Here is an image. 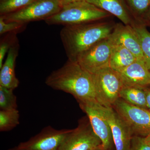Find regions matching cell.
I'll use <instances>...</instances> for the list:
<instances>
[{
    "mask_svg": "<svg viewBox=\"0 0 150 150\" xmlns=\"http://www.w3.org/2000/svg\"><path fill=\"white\" fill-rule=\"evenodd\" d=\"M45 83L54 89L72 95L77 101H97L92 75L76 62L68 59L47 77Z\"/></svg>",
    "mask_w": 150,
    "mask_h": 150,
    "instance_id": "cell-1",
    "label": "cell"
},
{
    "mask_svg": "<svg viewBox=\"0 0 150 150\" xmlns=\"http://www.w3.org/2000/svg\"><path fill=\"white\" fill-rule=\"evenodd\" d=\"M115 24L98 21L66 25L60 37L68 59L76 62L79 56L100 40L109 37Z\"/></svg>",
    "mask_w": 150,
    "mask_h": 150,
    "instance_id": "cell-2",
    "label": "cell"
},
{
    "mask_svg": "<svg viewBox=\"0 0 150 150\" xmlns=\"http://www.w3.org/2000/svg\"><path fill=\"white\" fill-rule=\"evenodd\" d=\"M110 14L87 1L76 2L64 6L59 12L46 19L49 25H75L99 21Z\"/></svg>",
    "mask_w": 150,
    "mask_h": 150,
    "instance_id": "cell-3",
    "label": "cell"
},
{
    "mask_svg": "<svg viewBox=\"0 0 150 150\" xmlns=\"http://www.w3.org/2000/svg\"><path fill=\"white\" fill-rule=\"evenodd\" d=\"M91 75L97 100L103 106L112 107L124 86L120 74L108 67Z\"/></svg>",
    "mask_w": 150,
    "mask_h": 150,
    "instance_id": "cell-4",
    "label": "cell"
},
{
    "mask_svg": "<svg viewBox=\"0 0 150 150\" xmlns=\"http://www.w3.org/2000/svg\"><path fill=\"white\" fill-rule=\"evenodd\" d=\"M62 7L59 0H35L19 10L0 16L6 21L28 24L30 22L46 20L59 12Z\"/></svg>",
    "mask_w": 150,
    "mask_h": 150,
    "instance_id": "cell-5",
    "label": "cell"
},
{
    "mask_svg": "<svg viewBox=\"0 0 150 150\" xmlns=\"http://www.w3.org/2000/svg\"><path fill=\"white\" fill-rule=\"evenodd\" d=\"M136 136L146 137L150 134V110L135 106L119 98L112 106Z\"/></svg>",
    "mask_w": 150,
    "mask_h": 150,
    "instance_id": "cell-6",
    "label": "cell"
},
{
    "mask_svg": "<svg viewBox=\"0 0 150 150\" xmlns=\"http://www.w3.org/2000/svg\"><path fill=\"white\" fill-rule=\"evenodd\" d=\"M110 35L84 51L76 60L81 67L91 74L103 68L109 67L111 52L114 45Z\"/></svg>",
    "mask_w": 150,
    "mask_h": 150,
    "instance_id": "cell-7",
    "label": "cell"
},
{
    "mask_svg": "<svg viewBox=\"0 0 150 150\" xmlns=\"http://www.w3.org/2000/svg\"><path fill=\"white\" fill-rule=\"evenodd\" d=\"M100 146H102L101 141L87 117L81 120L77 127L67 134L59 150H91Z\"/></svg>",
    "mask_w": 150,
    "mask_h": 150,
    "instance_id": "cell-8",
    "label": "cell"
},
{
    "mask_svg": "<svg viewBox=\"0 0 150 150\" xmlns=\"http://www.w3.org/2000/svg\"><path fill=\"white\" fill-rule=\"evenodd\" d=\"M81 110L87 116L93 130L102 143L103 150H110L113 144L112 132L97 100L78 101Z\"/></svg>",
    "mask_w": 150,
    "mask_h": 150,
    "instance_id": "cell-9",
    "label": "cell"
},
{
    "mask_svg": "<svg viewBox=\"0 0 150 150\" xmlns=\"http://www.w3.org/2000/svg\"><path fill=\"white\" fill-rule=\"evenodd\" d=\"M71 129L57 130L51 126L43 128L40 133L17 146L19 150H59Z\"/></svg>",
    "mask_w": 150,
    "mask_h": 150,
    "instance_id": "cell-10",
    "label": "cell"
},
{
    "mask_svg": "<svg viewBox=\"0 0 150 150\" xmlns=\"http://www.w3.org/2000/svg\"><path fill=\"white\" fill-rule=\"evenodd\" d=\"M101 109L110 126L115 150H130L133 137L131 129L113 108L101 105Z\"/></svg>",
    "mask_w": 150,
    "mask_h": 150,
    "instance_id": "cell-11",
    "label": "cell"
},
{
    "mask_svg": "<svg viewBox=\"0 0 150 150\" xmlns=\"http://www.w3.org/2000/svg\"><path fill=\"white\" fill-rule=\"evenodd\" d=\"M110 37L114 45L124 46L137 59L144 62L139 39L131 25L122 23L115 24Z\"/></svg>",
    "mask_w": 150,
    "mask_h": 150,
    "instance_id": "cell-12",
    "label": "cell"
},
{
    "mask_svg": "<svg viewBox=\"0 0 150 150\" xmlns=\"http://www.w3.org/2000/svg\"><path fill=\"white\" fill-rule=\"evenodd\" d=\"M119 74L124 86L144 88L150 85V71L142 60L137 59Z\"/></svg>",
    "mask_w": 150,
    "mask_h": 150,
    "instance_id": "cell-13",
    "label": "cell"
},
{
    "mask_svg": "<svg viewBox=\"0 0 150 150\" xmlns=\"http://www.w3.org/2000/svg\"><path fill=\"white\" fill-rule=\"evenodd\" d=\"M18 40L8 52L5 62L0 69V86L14 90L18 86L19 81L16 76V62L19 51Z\"/></svg>",
    "mask_w": 150,
    "mask_h": 150,
    "instance_id": "cell-14",
    "label": "cell"
},
{
    "mask_svg": "<svg viewBox=\"0 0 150 150\" xmlns=\"http://www.w3.org/2000/svg\"><path fill=\"white\" fill-rule=\"evenodd\" d=\"M98 8L118 18L123 24L131 25L133 18L123 0H87Z\"/></svg>",
    "mask_w": 150,
    "mask_h": 150,
    "instance_id": "cell-15",
    "label": "cell"
},
{
    "mask_svg": "<svg viewBox=\"0 0 150 150\" xmlns=\"http://www.w3.org/2000/svg\"><path fill=\"white\" fill-rule=\"evenodd\" d=\"M137 59L134 54L124 46L114 44L110 56L109 67L120 73Z\"/></svg>",
    "mask_w": 150,
    "mask_h": 150,
    "instance_id": "cell-16",
    "label": "cell"
},
{
    "mask_svg": "<svg viewBox=\"0 0 150 150\" xmlns=\"http://www.w3.org/2000/svg\"><path fill=\"white\" fill-rule=\"evenodd\" d=\"M145 88L123 86L119 96L120 98L130 104L148 109Z\"/></svg>",
    "mask_w": 150,
    "mask_h": 150,
    "instance_id": "cell-17",
    "label": "cell"
},
{
    "mask_svg": "<svg viewBox=\"0 0 150 150\" xmlns=\"http://www.w3.org/2000/svg\"><path fill=\"white\" fill-rule=\"evenodd\" d=\"M131 25L139 39L145 64L150 71V33L144 25L137 20Z\"/></svg>",
    "mask_w": 150,
    "mask_h": 150,
    "instance_id": "cell-18",
    "label": "cell"
},
{
    "mask_svg": "<svg viewBox=\"0 0 150 150\" xmlns=\"http://www.w3.org/2000/svg\"><path fill=\"white\" fill-rule=\"evenodd\" d=\"M19 112L17 109L1 110L0 131H10L19 124Z\"/></svg>",
    "mask_w": 150,
    "mask_h": 150,
    "instance_id": "cell-19",
    "label": "cell"
},
{
    "mask_svg": "<svg viewBox=\"0 0 150 150\" xmlns=\"http://www.w3.org/2000/svg\"><path fill=\"white\" fill-rule=\"evenodd\" d=\"M16 97L13 90L0 86V108L1 110H10L17 108Z\"/></svg>",
    "mask_w": 150,
    "mask_h": 150,
    "instance_id": "cell-20",
    "label": "cell"
},
{
    "mask_svg": "<svg viewBox=\"0 0 150 150\" xmlns=\"http://www.w3.org/2000/svg\"><path fill=\"white\" fill-rule=\"evenodd\" d=\"M35 0H0V16L14 12L23 8Z\"/></svg>",
    "mask_w": 150,
    "mask_h": 150,
    "instance_id": "cell-21",
    "label": "cell"
},
{
    "mask_svg": "<svg viewBox=\"0 0 150 150\" xmlns=\"http://www.w3.org/2000/svg\"><path fill=\"white\" fill-rule=\"evenodd\" d=\"M27 23L16 21H6L0 16V35H2L8 33L17 34L24 31Z\"/></svg>",
    "mask_w": 150,
    "mask_h": 150,
    "instance_id": "cell-22",
    "label": "cell"
},
{
    "mask_svg": "<svg viewBox=\"0 0 150 150\" xmlns=\"http://www.w3.org/2000/svg\"><path fill=\"white\" fill-rule=\"evenodd\" d=\"M4 35L1 38L0 42V69L4 64L6 54L8 53L11 47L18 40L16 33H8Z\"/></svg>",
    "mask_w": 150,
    "mask_h": 150,
    "instance_id": "cell-23",
    "label": "cell"
},
{
    "mask_svg": "<svg viewBox=\"0 0 150 150\" xmlns=\"http://www.w3.org/2000/svg\"><path fill=\"white\" fill-rule=\"evenodd\" d=\"M130 150H150L149 139L147 137L133 136Z\"/></svg>",
    "mask_w": 150,
    "mask_h": 150,
    "instance_id": "cell-24",
    "label": "cell"
},
{
    "mask_svg": "<svg viewBox=\"0 0 150 150\" xmlns=\"http://www.w3.org/2000/svg\"><path fill=\"white\" fill-rule=\"evenodd\" d=\"M131 9L138 15L146 11L150 5V0H126Z\"/></svg>",
    "mask_w": 150,
    "mask_h": 150,
    "instance_id": "cell-25",
    "label": "cell"
},
{
    "mask_svg": "<svg viewBox=\"0 0 150 150\" xmlns=\"http://www.w3.org/2000/svg\"><path fill=\"white\" fill-rule=\"evenodd\" d=\"M145 93H146V102L147 107L150 110V89L145 88Z\"/></svg>",
    "mask_w": 150,
    "mask_h": 150,
    "instance_id": "cell-26",
    "label": "cell"
},
{
    "mask_svg": "<svg viewBox=\"0 0 150 150\" xmlns=\"http://www.w3.org/2000/svg\"><path fill=\"white\" fill-rule=\"evenodd\" d=\"M86 1L87 0H59L62 7L67 5V4H71V3Z\"/></svg>",
    "mask_w": 150,
    "mask_h": 150,
    "instance_id": "cell-27",
    "label": "cell"
},
{
    "mask_svg": "<svg viewBox=\"0 0 150 150\" xmlns=\"http://www.w3.org/2000/svg\"><path fill=\"white\" fill-rule=\"evenodd\" d=\"M91 150H103L102 147V146L98 147L95 148V149H93Z\"/></svg>",
    "mask_w": 150,
    "mask_h": 150,
    "instance_id": "cell-28",
    "label": "cell"
},
{
    "mask_svg": "<svg viewBox=\"0 0 150 150\" xmlns=\"http://www.w3.org/2000/svg\"><path fill=\"white\" fill-rule=\"evenodd\" d=\"M8 150H19L18 149H17V148L16 147L13 148V149H10Z\"/></svg>",
    "mask_w": 150,
    "mask_h": 150,
    "instance_id": "cell-29",
    "label": "cell"
},
{
    "mask_svg": "<svg viewBox=\"0 0 150 150\" xmlns=\"http://www.w3.org/2000/svg\"><path fill=\"white\" fill-rule=\"evenodd\" d=\"M147 137H148V138H149V139L150 140V134H149V135H148V136H147Z\"/></svg>",
    "mask_w": 150,
    "mask_h": 150,
    "instance_id": "cell-30",
    "label": "cell"
},
{
    "mask_svg": "<svg viewBox=\"0 0 150 150\" xmlns=\"http://www.w3.org/2000/svg\"><path fill=\"white\" fill-rule=\"evenodd\" d=\"M149 16L150 17V13H149Z\"/></svg>",
    "mask_w": 150,
    "mask_h": 150,
    "instance_id": "cell-31",
    "label": "cell"
}]
</instances>
